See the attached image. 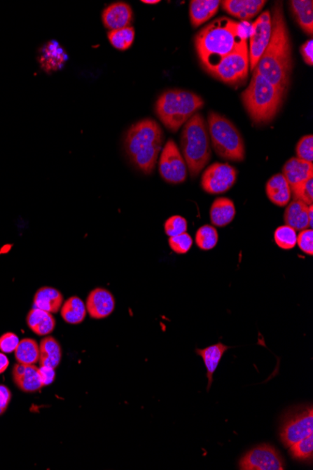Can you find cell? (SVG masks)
<instances>
[{
  "mask_svg": "<svg viewBox=\"0 0 313 470\" xmlns=\"http://www.w3.org/2000/svg\"><path fill=\"white\" fill-rule=\"evenodd\" d=\"M272 34L253 72H258L277 88L286 94L293 71L292 46L281 2L272 9Z\"/></svg>",
  "mask_w": 313,
  "mask_h": 470,
  "instance_id": "cell-1",
  "label": "cell"
},
{
  "mask_svg": "<svg viewBox=\"0 0 313 470\" xmlns=\"http://www.w3.org/2000/svg\"><path fill=\"white\" fill-rule=\"evenodd\" d=\"M248 32L242 23L232 19H216L195 37V48L204 69L221 58L248 46Z\"/></svg>",
  "mask_w": 313,
  "mask_h": 470,
  "instance_id": "cell-2",
  "label": "cell"
},
{
  "mask_svg": "<svg viewBox=\"0 0 313 470\" xmlns=\"http://www.w3.org/2000/svg\"><path fill=\"white\" fill-rule=\"evenodd\" d=\"M162 128L151 119H145L132 125L124 138V149L132 165L146 175L156 168L162 152Z\"/></svg>",
  "mask_w": 313,
  "mask_h": 470,
  "instance_id": "cell-3",
  "label": "cell"
},
{
  "mask_svg": "<svg viewBox=\"0 0 313 470\" xmlns=\"http://www.w3.org/2000/svg\"><path fill=\"white\" fill-rule=\"evenodd\" d=\"M284 97L285 93L256 72H253L251 83L241 95L249 118L256 124L272 121L281 108Z\"/></svg>",
  "mask_w": 313,
  "mask_h": 470,
  "instance_id": "cell-4",
  "label": "cell"
},
{
  "mask_svg": "<svg viewBox=\"0 0 313 470\" xmlns=\"http://www.w3.org/2000/svg\"><path fill=\"white\" fill-rule=\"evenodd\" d=\"M181 149L190 177H198L212 155L207 123L201 114L196 113L186 122L181 135Z\"/></svg>",
  "mask_w": 313,
  "mask_h": 470,
  "instance_id": "cell-5",
  "label": "cell"
},
{
  "mask_svg": "<svg viewBox=\"0 0 313 470\" xmlns=\"http://www.w3.org/2000/svg\"><path fill=\"white\" fill-rule=\"evenodd\" d=\"M204 105V100L192 91L169 90L159 97L155 110L163 125L176 133Z\"/></svg>",
  "mask_w": 313,
  "mask_h": 470,
  "instance_id": "cell-6",
  "label": "cell"
},
{
  "mask_svg": "<svg viewBox=\"0 0 313 470\" xmlns=\"http://www.w3.org/2000/svg\"><path fill=\"white\" fill-rule=\"evenodd\" d=\"M207 123L215 152L224 160L243 162L245 159V143L235 125L225 116L216 112H209Z\"/></svg>",
  "mask_w": 313,
  "mask_h": 470,
  "instance_id": "cell-7",
  "label": "cell"
},
{
  "mask_svg": "<svg viewBox=\"0 0 313 470\" xmlns=\"http://www.w3.org/2000/svg\"><path fill=\"white\" fill-rule=\"evenodd\" d=\"M249 69L248 46L221 58L206 71L216 79L232 87L243 85Z\"/></svg>",
  "mask_w": 313,
  "mask_h": 470,
  "instance_id": "cell-8",
  "label": "cell"
},
{
  "mask_svg": "<svg viewBox=\"0 0 313 470\" xmlns=\"http://www.w3.org/2000/svg\"><path fill=\"white\" fill-rule=\"evenodd\" d=\"M272 34V18L270 11L263 13L249 27V69L254 71L270 43Z\"/></svg>",
  "mask_w": 313,
  "mask_h": 470,
  "instance_id": "cell-9",
  "label": "cell"
},
{
  "mask_svg": "<svg viewBox=\"0 0 313 470\" xmlns=\"http://www.w3.org/2000/svg\"><path fill=\"white\" fill-rule=\"evenodd\" d=\"M160 176L171 184L183 183L187 177V165L176 142L168 140L163 147L159 161Z\"/></svg>",
  "mask_w": 313,
  "mask_h": 470,
  "instance_id": "cell-10",
  "label": "cell"
},
{
  "mask_svg": "<svg viewBox=\"0 0 313 470\" xmlns=\"http://www.w3.org/2000/svg\"><path fill=\"white\" fill-rule=\"evenodd\" d=\"M313 434V410L302 408L288 415L282 424L281 439L284 446L290 448L296 442Z\"/></svg>",
  "mask_w": 313,
  "mask_h": 470,
  "instance_id": "cell-11",
  "label": "cell"
},
{
  "mask_svg": "<svg viewBox=\"0 0 313 470\" xmlns=\"http://www.w3.org/2000/svg\"><path fill=\"white\" fill-rule=\"evenodd\" d=\"M237 176V169L228 163H215L204 172L201 186L207 194L226 193L234 186Z\"/></svg>",
  "mask_w": 313,
  "mask_h": 470,
  "instance_id": "cell-12",
  "label": "cell"
},
{
  "mask_svg": "<svg viewBox=\"0 0 313 470\" xmlns=\"http://www.w3.org/2000/svg\"><path fill=\"white\" fill-rule=\"evenodd\" d=\"M242 470H284V459L271 445H260L253 448L241 458Z\"/></svg>",
  "mask_w": 313,
  "mask_h": 470,
  "instance_id": "cell-13",
  "label": "cell"
},
{
  "mask_svg": "<svg viewBox=\"0 0 313 470\" xmlns=\"http://www.w3.org/2000/svg\"><path fill=\"white\" fill-rule=\"evenodd\" d=\"M85 307L91 318H106L115 310V297L107 289L95 288L88 294Z\"/></svg>",
  "mask_w": 313,
  "mask_h": 470,
  "instance_id": "cell-14",
  "label": "cell"
},
{
  "mask_svg": "<svg viewBox=\"0 0 313 470\" xmlns=\"http://www.w3.org/2000/svg\"><path fill=\"white\" fill-rule=\"evenodd\" d=\"M68 60L69 55L64 48L55 40L47 41L39 51V63L47 74L60 71Z\"/></svg>",
  "mask_w": 313,
  "mask_h": 470,
  "instance_id": "cell-15",
  "label": "cell"
},
{
  "mask_svg": "<svg viewBox=\"0 0 313 470\" xmlns=\"http://www.w3.org/2000/svg\"><path fill=\"white\" fill-rule=\"evenodd\" d=\"M13 378L15 385L24 393H36L43 387L40 372L35 364L16 363L13 369Z\"/></svg>",
  "mask_w": 313,
  "mask_h": 470,
  "instance_id": "cell-16",
  "label": "cell"
},
{
  "mask_svg": "<svg viewBox=\"0 0 313 470\" xmlns=\"http://www.w3.org/2000/svg\"><path fill=\"white\" fill-rule=\"evenodd\" d=\"M132 10L129 4L116 2L108 6L102 13V22L108 29L118 30L132 23Z\"/></svg>",
  "mask_w": 313,
  "mask_h": 470,
  "instance_id": "cell-17",
  "label": "cell"
},
{
  "mask_svg": "<svg viewBox=\"0 0 313 470\" xmlns=\"http://www.w3.org/2000/svg\"><path fill=\"white\" fill-rule=\"evenodd\" d=\"M223 11L241 20H251L263 10L267 1L263 0H224Z\"/></svg>",
  "mask_w": 313,
  "mask_h": 470,
  "instance_id": "cell-18",
  "label": "cell"
},
{
  "mask_svg": "<svg viewBox=\"0 0 313 470\" xmlns=\"http://www.w3.org/2000/svg\"><path fill=\"white\" fill-rule=\"evenodd\" d=\"M282 175L290 188L300 184L305 180L313 177V163L305 162L296 158H291L282 168Z\"/></svg>",
  "mask_w": 313,
  "mask_h": 470,
  "instance_id": "cell-19",
  "label": "cell"
},
{
  "mask_svg": "<svg viewBox=\"0 0 313 470\" xmlns=\"http://www.w3.org/2000/svg\"><path fill=\"white\" fill-rule=\"evenodd\" d=\"M220 4L218 0H192L190 18L193 27H200L217 15Z\"/></svg>",
  "mask_w": 313,
  "mask_h": 470,
  "instance_id": "cell-20",
  "label": "cell"
},
{
  "mask_svg": "<svg viewBox=\"0 0 313 470\" xmlns=\"http://www.w3.org/2000/svg\"><path fill=\"white\" fill-rule=\"evenodd\" d=\"M27 323L29 329L39 336L50 335L54 332L57 325L53 314L35 307L27 314Z\"/></svg>",
  "mask_w": 313,
  "mask_h": 470,
  "instance_id": "cell-21",
  "label": "cell"
},
{
  "mask_svg": "<svg viewBox=\"0 0 313 470\" xmlns=\"http://www.w3.org/2000/svg\"><path fill=\"white\" fill-rule=\"evenodd\" d=\"M265 191H267L268 199L279 207L287 206L292 196L290 186L282 174L274 175L268 180L265 186Z\"/></svg>",
  "mask_w": 313,
  "mask_h": 470,
  "instance_id": "cell-22",
  "label": "cell"
},
{
  "mask_svg": "<svg viewBox=\"0 0 313 470\" xmlns=\"http://www.w3.org/2000/svg\"><path fill=\"white\" fill-rule=\"evenodd\" d=\"M63 302L64 299L60 291L50 286L41 288L34 296V307L51 314L58 313Z\"/></svg>",
  "mask_w": 313,
  "mask_h": 470,
  "instance_id": "cell-23",
  "label": "cell"
},
{
  "mask_svg": "<svg viewBox=\"0 0 313 470\" xmlns=\"http://www.w3.org/2000/svg\"><path fill=\"white\" fill-rule=\"evenodd\" d=\"M291 12L298 26L306 34L313 33V2L312 0H293L289 2Z\"/></svg>",
  "mask_w": 313,
  "mask_h": 470,
  "instance_id": "cell-24",
  "label": "cell"
},
{
  "mask_svg": "<svg viewBox=\"0 0 313 470\" xmlns=\"http://www.w3.org/2000/svg\"><path fill=\"white\" fill-rule=\"evenodd\" d=\"M229 349L230 347L225 346V344L218 343L207 347V349L195 350L196 354L203 358L204 365H206L207 378H209L207 391H209V388L212 385L213 374L217 370L224 353Z\"/></svg>",
  "mask_w": 313,
  "mask_h": 470,
  "instance_id": "cell-25",
  "label": "cell"
},
{
  "mask_svg": "<svg viewBox=\"0 0 313 470\" xmlns=\"http://www.w3.org/2000/svg\"><path fill=\"white\" fill-rule=\"evenodd\" d=\"M235 216V204L231 199L220 197L213 202L210 208V220L215 227H225L234 220Z\"/></svg>",
  "mask_w": 313,
  "mask_h": 470,
  "instance_id": "cell-26",
  "label": "cell"
},
{
  "mask_svg": "<svg viewBox=\"0 0 313 470\" xmlns=\"http://www.w3.org/2000/svg\"><path fill=\"white\" fill-rule=\"evenodd\" d=\"M39 347H40V358H39L40 365L57 368L62 358V349L57 339L47 336L41 341Z\"/></svg>",
  "mask_w": 313,
  "mask_h": 470,
  "instance_id": "cell-27",
  "label": "cell"
},
{
  "mask_svg": "<svg viewBox=\"0 0 313 470\" xmlns=\"http://www.w3.org/2000/svg\"><path fill=\"white\" fill-rule=\"evenodd\" d=\"M87 314L85 303L77 296L69 297L60 308L61 318L71 325L81 324L87 318Z\"/></svg>",
  "mask_w": 313,
  "mask_h": 470,
  "instance_id": "cell-28",
  "label": "cell"
},
{
  "mask_svg": "<svg viewBox=\"0 0 313 470\" xmlns=\"http://www.w3.org/2000/svg\"><path fill=\"white\" fill-rule=\"evenodd\" d=\"M307 211H309V206L304 204L303 202L293 200L285 210V224L295 231L307 229L309 227Z\"/></svg>",
  "mask_w": 313,
  "mask_h": 470,
  "instance_id": "cell-29",
  "label": "cell"
},
{
  "mask_svg": "<svg viewBox=\"0 0 313 470\" xmlns=\"http://www.w3.org/2000/svg\"><path fill=\"white\" fill-rule=\"evenodd\" d=\"M15 354L18 363L32 365L37 363L40 358V347L34 339L25 338L19 342Z\"/></svg>",
  "mask_w": 313,
  "mask_h": 470,
  "instance_id": "cell-30",
  "label": "cell"
},
{
  "mask_svg": "<svg viewBox=\"0 0 313 470\" xmlns=\"http://www.w3.org/2000/svg\"><path fill=\"white\" fill-rule=\"evenodd\" d=\"M134 38L135 32L132 27H127L124 29L112 30V32H108V39H109L110 43L116 49L120 50V51L129 49L134 43Z\"/></svg>",
  "mask_w": 313,
  "mask_h": 470,
  "instance_id": "cell-31",
  "label": "cell"
},
{
  "mask_svg": "<svg viewBox=\"0 0 313 470\" xmlns=\"http://www.w3.org/2000/svg\"><path fill=\"white\" fill-rule=\"evenodd\" d=\"M218 234L217 229L212 225H204L196 232L195 243L201 250L209 251L217 246Z\"/></svg>",
  "mask_w": 313,
  "mask_h": 470,
  "instance_id": "cell-32",
  "label": "cell"
},
{
  "mask_svg": "<svg viewBox=\"0 0 313 470\" xmlns=\"http://www.w3.org/2000/svg\"><path fill=\"white\" fill-rule=\"evenodd\" d=\"M291 455L296 460L310 461L313 455V434L290 447Z\"/></svg>",
  "mask_w": 313,
  "mask_h": 470,
  "instance_id": "cell-33",
  "label": "cell"
},
{
  "mask_svg": "<svg viewBox=\"0 0 313 470\" xmlns=\"http://www.w3.org/2000/svg\"><path fill=\"white\" fill-rule=\"evenodd\" d=\"M274 239H275L277 246L279 248L291 250L295 248L296 246L298 235H296V231L293 230L292 227H288V225H282V227L277 228L275 234H274Z\"/></svg>",
  "mask_w": 313,
  "mask_h": 470,
  "instance_id": "cell-34",
  "label": "cell"
},
{
  "mask_svg": "<svg viewBox=\"0 0 313 470\" xmlns=\"http://www.w3.org/2000/svg\"><path fill=\"white\" fill-rule=\"evenodd\" d=\"M291 194H293V200L303 202L307 206H312L313 203V177L291 188Z\"/></svg>",
  "mask_w": 313,
  "mask_h": 470,
  "instance_id": "cell-35",
  "label": "cell"
},
{
  "mask_svg": "<svg viewBox=\"0 0 313 470\" xmlns=\"http://www.w3.org/2000/svg\"><path fill=\"white\" fill-rule=\"evenodd\" d=\"M168 243L170 248L176 254L184 255L187 254L190 251V249L192 248L193 241L190 234L186 232L181 234V235L169 238Z\"/></svg>",
  "mask_w": 313,
  "mask_h": 470,
  "instance_id": "cell-36",
  "label": "cell"
},
{
  "mask_svg": "<svg viewBox=\"0 0 313 470\" xmlns=\"http://www.w3.org/2000/svg\"><path fill=\"white\" fill-rule=\"evenodd\" d=\"M187 220L181 216H172L165 222V231L169 238L181 235V234L187 232Z\"/></svg>",
  "mask_w": 313,
  "mask_h": 470,
  "instance_id": "cell-37",
  "label": "cell"
},
{
  "mask_svg": "<svg viewBox=\"0 0 313 470\" xmlns=\"http://www.w3.org/2000/svg\"><path fill=\"white\" fill-rule=\"evenodd\" d=\"M296 155L298 159L305 162L312 163L313 161V136H303L296 145Z\"/></svg>",
  "mask_w": 313,
  "mask_h": 470,
  "instance_id": "cell-38",
  "label": "cell"
},
{
  "mask_svg": "<svg viewBox=\"0 0 313 470\" xmlns=\"http://www.w3.org/2000/svg\"><path fill=\"white\" fill-rule=\"evenodd\" d=\"M296 244H298L301 251L305 254L313 255V231L312 229L302 230L298 239H296Z\"/></svg>",
  "mask_w": 313,
  "mask_h": 470,
  "instance_id": "cell-39",
  "label": "cell"
},
{
  "mask_svg": "<svg viewBox=\"0 0 313 470\" xmlns=\"http://www.w3.org/2000/svg\"><path fill=\"white\" fill-rule=\"evenodd\" d=\"M19 340L18 336L13 333H6L0 337V351L4 353H13L18 349Z\"/></svg>",
  "mask_w": 313,
  "mask_h": 470,
  "instance_id": "cell-40",
  "label": "cell"
},
{
  "mask_svg": "<svg viewBox=\"0 0 313 470\" xmlns=\"http://www.w3.org/2000/svg\"><path fill=\"white\" fill-rule=\"evenodd\" d=\"M11 399H12V393L6 386L0 385V413L4 414L7 410Z\"/></svg>",
  "mask_w": 313,
  "mask_h": 470,
  "instance_id": "cell-41",
  "label": "cell"
},
{
  "mask_svg": "<svg viewBox=\"0 0 313 470\" xmlns=\"http://www.w3.org/2000/svg\"><path fill=\"white\" fill-rule=\"evenodd\" d=\"M39 372H40L43 386H49L50 384L54 382L55 378L54 368H51V367L41 366V368H39Z\"/></svg>",
  "mask_w": 313,
  "mask_h": 470,
  "instance_id": "cell-42",
  "label": "cell"
},
{
  "mask_svg": "<svg viewBox=\"0 0 313 470\" xmlns=\"http://www.w3.org/2000/svg\"><path fill=\"white\" fill-rule=\"evenodd\" d=\"M300 53L302 55V57H303V60L305 61V63L307 64V65L309 66H312L313 64V41L312 40H309L306 41L300 47Z\"/></svg>",
  "mask_w": 313,
  "mask_h": 470,
  "instance_id": "cell-43",
  "label": "cell"
},
{
  "mask_svg": "<svg viewBox=\"0 0 313 470\" xmlns=\"http://www.w3.org/2000/svg\"><path fill=\"white\" fill-rule=\"evenodd\" d=\"M10 361L4 353H0V374H4L9 367Z\"/></svg>",
  "mask_w": 313,
  "mask_h": 470,
  "instance_id": "cell-44",
  "label": "cell"
},
{
  "mask_svg": "<svg viewBox=\"0 0 313 470\" xmlns=\"http://www.w3.org/2000/svg\"><path fill=\"white\" fill-rule=\"evenodd\" d=\"M307 218H309V229H312L313 227V207L309 206V211H307Z\"/></svg>",
  "mask_w": 313,
  "mask_h": 470,
  "instance_id": "cell-45",
  "label": "cell"
},
{
  "mask_svg": "<svg viewBox=\"0 0 313 470\" xmlns=\"http://www.w3.org/2000/svg\"><path fill=\"white\" fill-rule=\"evenodd\" d=\"M142 4H160V0H143Z\"/></svg>",
  "mask_w": 313,
  "mask_h": 470,
  "instance_id": "cell-46",
  "label": "cell"
},
{
  "mask_svg": "<svg viewBox=\"0 0 313 470\" xmlns=\"http://www.w3.org/2000/svg\"><path fill=\"white\" fill-rule=\"evenodd\" d=\"M1 415H2V414H1V413H0V416H1Z\"/></svg>",
  "mask_w": 313,
  "mask_h": 470,
  "instance_id": "cell-47",
  "label": "cell"
}]
</instances>
